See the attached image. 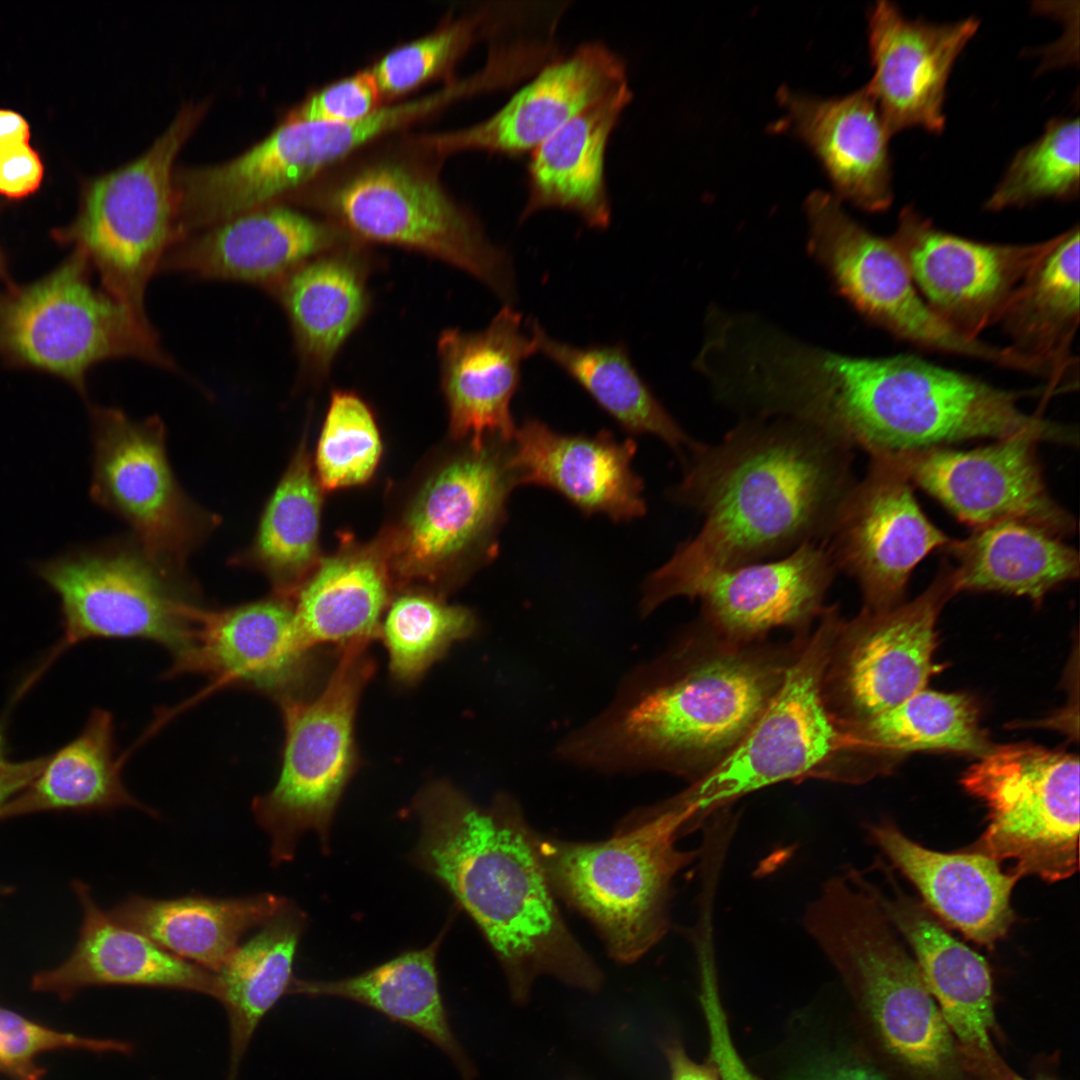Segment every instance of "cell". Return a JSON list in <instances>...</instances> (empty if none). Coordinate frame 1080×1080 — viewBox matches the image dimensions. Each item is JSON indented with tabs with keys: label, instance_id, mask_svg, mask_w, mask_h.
I'll list each match as a JSON object with an SVG mask.
<instances>
[{
	"label": "cell",
	"instance_id": "1",
	"mask_svg": "<svg viewBox=\"0 0 1080 1080\" xmlns=\"http://www.w3.org/2000/svg\"><path fill=\"white\" fill-rule=\"evenodd\" d=\"M852 456V449L786 418H743L720 441L699 442L681 459L682 477L669 497L703 524L646 578L641 616L671 599H690L719 571L822 543L856 481Z\"/></svg>",
	"mask_w": 1080,
	"mask_h": 1080
},
{
	"label": "cell",
	"instance_id": "2",
	"mask_svg": "<svg viewBox=\"0 0 1080 1080\" xmlns=\"http://www.w3.org/2000/svg\"><path fill=\"white\" fill-rule=\"evenodd\" d=\"M809 634L734 643L696 620L628 672L606 707L564 736L554 756L599 773L660 771L691 783L753 726Z\"/></svg>",
	"mask_w": 1080,
	"mask_h": 1080
},
{
	"label": "cell",
	"instance_id": "3",
	"mask_svg": "<svg viewBox=\"0 0 1080 1080\" xmlns=\"http://www.w3.org/2000/svg\"><path fill=\"white\" fill-rule=\"evenodd\" d=\"M420 833L410 859L436 880L494 951L512 999L524 1004L542 975L588 992L603 976L569 931L540 861L536 831L519 803L499 793L479 805L448 781L420 790Z\"/></svg>",
	"mask_w": 1080,
	"mask_h": 1080
},
{
	"label": "cell",
	"instance_id": "4",
	"mask_svg": "<svg viewBox=\"0 0 1080 1080\" xmlns=\"http://www.w3.org/2000/svg\"><path fill=\"white\" fill-rule=\"evenodd\" d=\"M1025 395L915 355L859 357L811 344L796 353L785 381L795 419L869 455L1022 434L1078 443L1071 425L1025 412Z\"/></svg>",
	"mask_w": 1080,
	"mask_h": 1080
},
{
	"label": "cell",
	"instance_id": "5",
	"mask_svg": "<svg viewBox=\"0 0 1080 1080\" xmlns=\"http://www.w3.org/2000/svg\"><path fill=\"white\" fill-rule=\"evenodd\" d=\"M884 1047L929 1080L954 1074L957 1049L919 967L854 869L826 880L803 918Z\"/></svg>",
	"mask_w": 1080,
	"mask_h": 1080
},
{
	"label": "cell",
	"instance_id": "6",
	"mask_svg": "<svg viewBox=\"0 0 1080 1080\" xmlns=\"http://www.w3.org/2000/svg\"><path fill=\"white\" fill-rule=\"evenodd\" d=\"M690 820L688 810L666 800L628 816L605 841L536 832L554 894L592 922L616 961L638 960L665 935L674 878L699 856L677 846Z\"/></svg>",
	"mask_w": 1080,
	"mask_h": 1080
},
{
	"label": "cell",
	"instance_id": "7",
	"mask_svg": "<svg viewBox=\"0 0 1080 1080\" xmlns=\"http://www.w3.org/2000/svg\"><path fill=\"white\" fill-rule=\"evenodd\" d=\"M844 618L826 606L766 709L711 770L668 799L691 813L689 832L741 797L783 781H832L844 733L822 692L828 659Z\"/></svg>",
	"mask_w": 1080,
	"mask_h": 1080
},
{
	"label": "cell",
	"instance_id": "8",
	"mask_svg": "<svg viewBox=\"0 0 1080 1080\" xmlns=\"http://www.w3.org/2000/svg\"><path fill=\"white\" fill-rule=\"evenodd\" d=\"M367 641L341 647L317 695L282 703L285 740L275 786L252 801L269 835L273 866L293 860L300 838L316 833L330 849L333 819L356 769L354 722L360 696L375 669Z\"/></svg>",
	"mask_w": 1080,
	"mask_h": 1080
},
{
	"label": "cell",
	"instance_id": "9",
	"mask_svg": "<svg viewBox=\"0 0 1080 1080\" xmlns=\"http://www.w3.org/2000/svg\"><path fill=\"white\" fill-rule=\"evenodd\" d=\"M205 105L189 104L140 157L88 188L71 237L97 268L103 288L143 325L152 327L146 291L184 235L173 185L174 159Z\"/></svg>",
	"mask_w": 1080,
	"mask_h": 1080
},
{
	"label": "cell",
	"instance_id": "10",
	"mask_svg": "<svg viewBox=\"0 0 1080 1080\" xmlns=\"http://www.w3.org/2000/svg\"><path fill=\"white\" fill-rule=\"evenodd\" d=\"M961 783L987 808V825L968 850L1009 860L1020 879L1047 882L1079 868V759L1032 744L994 745Z\"/></svg>",
	"mask_w": 1080,
	"mask_h": 1080
},
{
	"label": "cell",
	"instance_id": "11",
	"mask_svg": "<svg viewBox=\"0 0 1080 1080\" xmlns=\"http://www.w3.org/2000/svg\"><path fill=\"white\" fill-rule=\"evenodd\" d=\"M0 352L80 389L93 365L113 358L177 370L155 329L93 285L89 260L81 250L47 278L0 304Z\"/></svg>",
	"mask_w": 1080,
	"mask_h": 1080
},
{
	"label": "cell",
	"instance_id": "12",
	"mask_svg": "<svg viewBox=\"0 0 1080 1080\" xmlns=\"http://www.w3.org/2000/svg\"><path fill=\"white\" fill-rule=\"evenodd\" d=\"M805 211L808 252L866 320L921 349L1032 372V364L1008 346L967 338L939 318L919 293L890 237L878 236L854 220L835 195L812 192Z\"/></svg>",
	"mask_w": 1080,
	"mask_h": 1080
},
{
	"label": "cell",
	"instance_id": "13",
	"mask_svg": "<svg viewBox=\"0 0 1080 1080\" xmlns=\"http://www.w3.org/2000/svg\"><path fill=\"white\" fill-rule=\"evenodd\" d=\"M325 206L354 235L437 257L468 272L501 299L515 297L507 253L438 182L404 163L385 161L335 185Z\"/></svg>",
	"mask_w": 1080,
	"mask_h": 1080
},
{
	"label": "cell",
	"instance_id": "14",
	"mask_svg": "<svg viewBox=\"0 0 1080 1080\" xmlns=\"http://www.w3.org/2000/svg\"><path fill=\"white\" fill-rule=\"evenodd\" d=\"M37 571L59 597L62 637L28 676L29 686L66 650L91 639H145L175 658L202 610L142 552H78L41 563Z\"/></svg>",
	"mask_w": 1080,
	"mask_h": 1080
},
{
	"label": "cell",
	"instance_id": "15",
	"mask_svg": "<svg viewBox=\"0 0 1080 1080\" xmlns=\"http://www.w3.org/2000/svg\"><path fill=\"white\" fill-rule=\"evenodd\" d=\"M92 424V497L126 521L144 556L175 578L219 519L178 485L158 417L136 421L116 408H94Z\"/></svg>",
	"mask_w": 1080,
	"mask_h": 1080
},
{
	"label": "cell",
	"instance_id": "16",
	"mask_svg": "<svg viewBox=\"0 0 1080 1080\" xmlns=\"http://www.w3.org/2000/svg\"><path fill=\"white\" fill-rule=\"evenodd\" d=\"M957 593L944 562L912 601L887 609L862 607L842 622L825 669L822 692L838 724L876 715L926 688L933 662L937 619Z\"/></svg>",
	"mask_w": 1080,
	"mask_h": 1080
},
{
	"label": "cell",
	"instance_id": "17",
	"mask_svg": "<svg viewBox=\"0 0 1080 1080\" xmlns=\"http://www.w3.org/2000/svg\"><path fill=\"white\" fill-rule=\"evenodd\" d=\"M510 442L485 444L451 460L423 485L385 547L391 578L433 581L469 556H490L516 482Z\"/></svg>",
	"mask_w": 1080,
	"mask_h": 1080
},
{
	"label": "cell",
	"instance_id": "18",
	"mask_svg": "<svg viewBox=\"0 0 1080 1080\" xmlns=\"http://www.w3.org/2000/svg\"><path fill=\"white\" fill-rule=\"evenodd\" d=\"M869 457L867 472L845 496L822 543L837 571L857 582L863 607L881 610L904 601L914 569L951 538L926 516L890 454Z\"/></svg>",
	"mask_w": 1080,
	"mask_h": 1080
},
{
	"label": "cell",
	"instance_id": "19",
	"mask_svg": "<svg viewBox=\"0 0 1080 1080\" xmlns=\"http://www.w3.org/2000/svg\"><path fill=\"white\" fill-rule=\"evenodd\" d=\"M1040 442L1022 434L971 450L940 446L890 455L913 485L973 529L1012 521L1064 539L1077 521L1047 488Z\"/></svg>",
	"mask_w": 1080,
	"mask_h": 1080
},
{
	"label": "cell",
	"instance_id": "20",
	"mask_svg": "<svg viewBox=\"0 0 1080 1080\" xmlns=\"http://www.w3.org/2000/svg\"><path fill=\"white\" fill-rule=\"evenodd\" d=\"M890 239L933 312L957 333L980 339L1060 234L1026 244L981 242L943 231L904 207Z\"/></svg>",
	"mask_w": 1080,
	"mask_h": 1080
},
{
	"label": "cell",
	"instance_id": "21",
	"mask_svg": "<svg viewBox=\"0 0 1080 1080\" xmlns=\"http://www.w3.org/2000/svg\"><path fill=\"white\" fill-rule=\"evenodd\" d=\"M173 659L169 675L200 673L280 705L308 697L318 672L314 650L296 631L293 601L279 594L221 611L202 609L188 646Z\"/></svg>",
	"mask_w": 1080,
	"mask_h": 1080
},
{
	"label": "cell",
	"instance_id": "22",
	"mask_svg": "<svg viewBox=\"0 0 1080 1080\" xmlns=\"http://www.w3.org/2000/svg\"><path fill=\"white\" fill-rule=\"evenodd\" d=\"M887 894L868 886L898 934L912 950L967 1068L980 1080H1014L992 1042L993 985L986 960L953 937L929 909L907 895L884 869Z\"/></svg>",
	"mask_w": 1080,
	"mask_h": 1080
},
{
	"label": "cell",
	"instance_id": "23",
	"mask_svg": "<svg viewBox=\"0 0 1080 1080\" xmlns=\"http://www.w3.org/2000/svg\"><path fill=\"white\" fill-rule=\"evenodd\" d=\"M837 569L823 543H807L773 560L719 571L693 591L703 626L734 643L768 639L774 629L810 633L825 609Z\"/></svg>",
	"mask_w": 1080,
	"mask_h": 1080
},
{
	"label": "cell",
	"instance_id": "24",
	"mask_svg": "<svg viewBox=\"0 0 1080 1080\" xmlns=\"http://www.w3.org/2000/svg\"><path fill=\"white\" fill-rule=\"evenodd\" d=\"M978 28L975 17L952 23L908 19L889 1H878L871 9L873 75L865 86L891 135L914 127L943 130L952 67Z\"/></svg>",
	"mask_w": 1080,
	"mask_h": 1080
},
{
	"label": "cell",
	"instance_id": "25",
	"mask_svg": "<svg viewBox=\"0 0 1080 1080\" xmlns=\"http://www.w3.org/2000/svg\"><path fill=\"white\" fill-rule=\"evenodd\" d=\"M340 239L335 227L271 203L185 237L165 256L160 271L241 282L274 293L294 270L336 248Z\"/></svg>",
	"mask_w": 1080,
	"mask_h": 1080
},
{
	"label": "cell",
	"instance_id": "26",
	"mask_svg": "<svg viewBox=\"0 0 1080 1080\" xmlns=\"http://www.w3.org/2000/svg\"><path fill=\"white\" fill-rule=\"evenodd\" d=\"M627 82L621 57L598 42L546 64L499 110L464 129L427 139L438 151L531 153L574 116Z\"/></svg>",
	"mask_w": 1080,
	"mask_h": 1080
},
{
	"label": "cell",
	"instance_id": "27",
	"mask_svg": "<svg viewBox=\"0 0 1080 1080\" xmlns=\"http://www.w3.org/2000/svg\"><path fill=\"white\" fill-rule=\"evenodd\" d=\"M636 450L632 438L620 441L607 430L567 435L529 418L516 427L508 463L517 486L553 489L584 514L619 522L646 512L643 481L632 468Z\"/></svg>",
	"mask_w": 1080,
	"mask_h": 1080
},
{
	"label": "cell",
	"instance_id": "28",
	"mask_svg": "<svg viewBox=\"0 0 1080 1080\" xmlns=\"http://www.w3.org/2000/svg\"><path fill=\"white\" fill-rule=\"evenodd\" d=\"M438 351L453 437L468 438L475 449L488 439L511 442L516 426L510 404L521 365L537 353L521 314L506 305L482 331L446 330Z\"/></svg>",
	"mask_w": 1080,
	"mask_h": 1080
},
{
	"label": "cell",
	"instance_id": "29",
	"mask_svg": "<svg viewBox=\"0 0 1080 1080\" xmlns=\"http://www.w3.org/2000/svg\"><path fill=\"white\" fill-rule=\"evenodd\" d=\"M870 839L915 886L925 906L979 945L992 948L1015 921L1011 893L1020 877L996 860L968 849L931 850L892 822L872 824Z\"/></svg>",
	"mask_w": 1080,
	"mask_h": 1080
},
{
	"label": "cell",
	"instance_id": "30",
	"mask_svg": "<svg viewBox=\"0 0 1080 1080\" xmlns=\"http://www.w3.org/2000/svg\"><path fill=\"white\" fill-rule=\"evenodd\" d=\"M72 888L83 915L77 942L61 964L32 977L33 991L67 1001L87 987L139 986L196 992L218 1000L217 974L117 923L99 907L84 882L75 880Z\"/></svg>",
	"mask_w": 1080,
	"mask_h": 1080
},
{
	"label": "cell",
	"instance_id": "31",
	"mask_svg": "<svg viewBox=\"0 0 1080 1080\" xmlns=\"http://www.w3.org/2000/svg\"><path fill=\"white\" fill-rule=\"evenodd\" d=\"M778 99L791 129L822 162L840 201H850L868 212L890 207L892 135L866 86L833 99L782 88Z\"/></svg>",
	"mask_w": 1080,
	"mask_h": 1080
},
{
	"label": "cell",
	"instance_id": "32",
	"mask_svg": "<svg viewBox=\"0 0 1080 1080\" xmlns=\"http://www.w3.org/2000/svg\"><path fill=\"white\" fill-rule=\"evenodd\" d=\"M839 726L845 736L841 777L850 784L889 772L907 753L944 750L980 758L994 746L968 696L927 688L867 719Z\"/></svg>",
	"mask_w": 1080,
	"mask_h": 1080
},
{
	"label": "cell",
	"instance_id": "33",
	"mask_svg": "<svg viewBox=\"0 0 1080 1080\" xmlns=\"http://www.w3.org/2000/svg\"><path fill=\"white\" fill-rule=\"evenodd\" d=\"M633 95L628 83L574 116L530 154L527 199L521 221L545 209L577 214L593 229H606L611 205L605 178L610 136Z\"/></svg>",
	"mask_w": 1080,
	"mask_h": 1080
},
{
	"label": "cell",
	"instance_id": "34",
	"mask_svg": "<svg viewBox=\"0 0 1080 1080\" xmlns=\"http://www.w3.org/2000/svg\"><path fill=\"white\" fill-rule=\"evenodd\" d=\"M1079 241L1078 225L1062 232L1015 289L998 322L1007 346L1040 366L1055 393L1078 383L1072 345L1080 318Z\"/></svg>",
	"mask_w": 1080,
	"mask_h": 1080
},
{
	"label": "cell",
	"instance_id": "35",
	"mask_svg": "<svg viewBox=\"0 0 1080 1080\" xmlns=\"http://www.w3.org/2000/svg\"><path fill=\"white\" fill-rule=\"evenodd\" d=\"M286 897L191 894L172 899L129 895L108 914L167 952L217 974L250 930L262 926Z\"/></svg>",
	"mask_w": 1080,
	"mask_h": 1080
},
{
	"label": "cell",
	"instance_id": "36",
	"mask_svg": "<svg viewBox=\"0 0 1080 1080\" xmlns=\"http://www.w3.org/2000/svg\"><path fill=\"white\" fill-rule=\"evenodd\" d=\"M447 922L432 943L405 951L358 975L337 980L296 978L291 994L337 997L373 1009L434 1043L455 1063L464 1080L475 1070L451 1029L437 970Z\"/></svg>",
	"mask_w": 1080,
	"mask_h": 1080
},
{
	"label": "cell",
	"instance_id": "37",
	"mask_svg": "<svg viewBox=\"0 0 1080 1080\" xmlns=\"http://www.w3.org/2000/svg\"><path fill=\"white\" fill-rule=\"evenodd\" d=\"M391 581L384 542L319 561L292 598L303 645L314 650L326 643L370 642L379 635Z\"/></svg>",
	"mask_w": 1080,
	"mask_h": 1080
},
{
	"label": "cell",
	"instance_id": "38",
	"mask_svg": "<svg viewBox=\"0 0 1080 1080\" xmlns=\"http://www.w3.org/2000/svg\"><path fill=\"white\" fill-rule=\"evenodd\" d=\"M957 592H999L1033 601L1079 576V554L1063 538L1021 522L981 528L944 548Z\"/></svg>",
	"mask_w": 1080,
	"mask_h": 1080
},
{
	"label": "cell",
	"instance_id": "39",
	"mask_svg": "<svg viewBox=\"0 0 1080 1080\" xmlns=\"http://www.w3.org/2000/svg\"><path fill=\"white\" fill-rule=\"evenodd\" d=\"M122 765L113 716L95 708L79 734L47 755L33 782L0 808V821L43 811L106 812L122 807L157 816L126 789Z\"/></svg>",
	"mask_w": 1080,
	"mask_h": 1080
},
{
	"label": "cell",
	"instance_id": "40",
	"mask_svg": "<svg viewBox=\"0 0 1080 1080\" xmlns=\"http://www.w3.org/2000/svg\"><path fill=\"white\" fill-rule=\"evenodd\" d=\"M307 925L306 913L286 898L217 973L218 1001L227 1012L230 1028L227 1080H236L239 1064L262 1018L280 998L291 994L296 979L294 960Z\"/></svg>",
	"mask_w": 1080,
	"mask_h": 1080
},
{
	"label": "cell",
	"instance_id": "41",
	"mask_svg": "<svg viewBox=\"0 0 1080 1080\" xmlns=\"http://www.w3.org/2000/svg\"><path fill=\"white\" fill-rule=\"evenodd\" d=\"M290 323L303 368L325 373L367 308L365 275L349 252L323 253L274 291Z\"/></svg>",
	"mask_w": 1080,
	"mask_h": 1080
},
{
	"label": "cell",
	"instance_id": "42",
	"mask_svg": "<svg viewBox=\"0 0 1080 1080\" xmlns=\"http://www.w3.org/2000/svg\"><path fill=\"white\" fill-rule=\"evenodd\" d=\"M527 323L537 352L582 386L623 429L658 437L681 459L698 445L656 398L623 344L577 347L551 338L536 320Z\"/></svg>",
	"mask_w": 1080,
	"mask_h": 1080
},
{
	"label": "cell",
	"instance_id": "43",
	"mask_svg": "<svg viewBox=\"0 0 1080 1080\" xmlns=\"http://www.w3.org/2000/svg\"><path fill=\"white\" fill-rule=\"evenodd\" d=\"M321 486L302 442L268 502L252 545L235 561L293 598L318 564Z\"/></svg>",
	"mask_w": 1080,
	"mask_h": 1080
},
{
	"label": "cell",
	"instance_id": "44",
	"mask_svg": "<svg viewBox=\"0 0 1080 1080\" xmlns=\"http://www.w3.org/2000/svg\"><path fill=\"white\" fill-rule=\"evenodd\" d=\"M465 92L463 83H455L418 99L380 106L364 119L347 123L302 120L288 113L269 134L271 161L291 191L367 142L431 113Z\"/></svg>",
	"mask_w": 1080,
	"mask_h": 1080
},
{
	"label": "cell",
	"instance_id": "45",
	"mask_svg": "<svg viewBox=\"0 0 1080 1080\" xmlns=\"http://www.w3.org/2000/svg\"><path fill=\"white\" fill-rule=\"evenodd\" d=\"M477 629L473 612L424 592H407L389 606L379 635L389 655L393 677L402 683L420 679L458 641Z\"/></svg>",
	"mask_w": 1080,
	"mask_h": 1080
},
{
	"label": "cell",
	"instance_id": "46",
	"mask_svg": "<svg viewBox=\"0 0 1080 1080\" xmlns=\"http://www.w3.org/2000/svg\"><path fill=\"white\" fill-rule=\"evenodd\" d=\"M1079 118L1050 120L1043 134L1012 159L1000 183L984 204L1001 211L1036 202L1072 200L1079 193Z\"/></svg>",
	"mask_w": 1080,
	"mask_h": 1080
},
{
	"label": "cell",
	"instance_id": "47",
	"mask_svg": "<svg viewBox=\"0 0 1080 1080\" xmlns=\"http://www.w3.org/2000/svg\"><path fill=\"white\" fill-rule=\"evenodd\" d=\"M381 453L379 430L369 407L354 393L335 391L316 450L321 488L334 490L366 482Z\"/></svg>",
	"mask_w": 1080,
	"mask_h": 1080
},
{
	"label": "cell",
	"instance_id": "48",
	"mask_svg": "<svg viewBox=\"0 0 1080 1080\" xmlns=\"http://www.w3.org/2000/svg\"><path fill=\"white\" fill-rule=\"evenodd\" d=\"M476 26L458 20L387 52L371 69L381 93L397 96L440 74L468 48Z\"/></svg>",
	"mask_w": 1080,
	"mask_h": 1080
},
{
	"label": "cell",
	"instance_id": "49",
	"mask_svg": "<svg viewBox=\"0 0 1080 1080\" xmlns=\"http://www.w3.org/2000/svg\"><path fill=\"white\" fill-rule=\"evenodd\" d=\"M127 1052V1043L59 1031L0 1005V1074L10 1080H43L41 1054L56 1050Z\"/></svg>",
	"mask_w": 1080,
	"mask_h": 1080
},
{
	"label": "cell",
	"instance_id": "50",
	"mask_svg": "<svg viewBox=\"0 0 1080 1080\" xmlns=\"http://www.w3.org/2000/svg\"><path fill=\"white\" fill-rule=\"evenodd\" d=\"M381 91L370 71H360L315 91L289 114L308 121L355 122L380 105Z\"/></svg>",
	"mask_w": 1080,
	"mask_h": 1080
},
{
	"label": "cell",
	"instance_id": "51",
	"mask_svg": "<svg viewBox=\"0 0 1080 1080\" xmlns=\"http://www.w3.org/2000/svg\"><path fill=\"white\" fill-rule=\"evenodd\" d=\"M698 970L699 1000L708 1028L710 1062L721 1080H760L743 1062L732 1041L719 993L715 961L711 958L699 960Z\"/></svg>",
	"mask_w": 1080,
	"mask_h": 1080
},
{
	"label": "cell",
	"instance_id": "52",
	"mask_svg": "<svg viewBox=\"0 0 1080 1080\" xmlns=\"http://www.w3.org/2000/svg\"><path fill=\"white\" fill-rule=\"evenodd\" d=\"M43 166L38 154L20 144L0 150V193L23 197L35 191L41 182Z\"/></svg>",
	"mask_w": 1080,
	"mask_h": 1080
},
{
	"label": "cell",
	"instance_id": "53",
	"mask_svg": "<svg viewBox=\"0 0 1080 1080\" xmlns=\"http://www.w3.org/2000/svg\"><path fill=\"white\" fill-rule=\"evenodd\" d=\"M8 713L0 716V808L25 790L41 772L47 755L16 761L9 757Z\"/></svg>",
	"mask_w": 1080,
	"mask_h": 1080
},
{
	"label": "cell",
	"instance_id": "54",
	"mask_svg": "<svg viewBox=\"0 0 1080 1080\" xmlns=\"http://www.w3.org/2000/svg\"><path fill=\"white\" fill-rule=\"evenodd\" d=\"M794 1080H889L875 1068L858 1060L826 1058L801 1070Z\"/></svg>",
	"mask_w": 1080,
	"mask_h": 1080
},
{
	"label": "cell",
	"instance_id": "55",
	"mask_svg": "<svg viewBox=\"0 0 1080 1080\" xmlns=\"http://www.w3.org/2000/svg\"><path fill=\"white\" fill-rule=\"evenodd\" d=\"M670 1080H721L716 1067L711 1063L698 1064L691 1060L678 1042L665 1047Z\"/></svg>",
	"mask_w": 1080,
	"mask_h": 1080
},
{
	"label": "cell",
	"instance_id": "56",
	"mask_svg": "<svg viewBox=\"0 0 1080 1080\" xmlns=\"http://www.w3.org/2000/svg\"><path fill=\"white\" fill-rule=\"evenodd\" d=\"M29 126L19 114L0 110V150L28 143Z\"/></svg>",
	"mask_w": 1080,
	"mask_h": 1080
},
{
	"label": "cell",
	"instance_id": "57",
	"mask_svg": "<svg viewBox=\"0 0 1080 1080\" xmlns=\"http://www.w3.org/2000/svg\"><path fill=\"white\" fill-rule=\"evenodd\" d=\"M9 891H10L9 887L0 884V897L3 896V895H7L9 893Z\"/></svg>",
	"mask_w": 1080,
	"mask_h": 1080
},
{
	"label": "cell",
	"instance_id": "58",
	"mask_svg": "<svg viewBox=\"0 0 1080 1080\" xmlns=\"http://www.w3.org/2000/svg\"><path fill=\"white\" fill-rule=\"evenodd\" d=\"M1014 1080H1028V1079H1023V1078H1020L1019 1076H1016Z\"/></svg>",
	"mask_w": 1080,
	"mask_h": 1080
}]
</instances>
